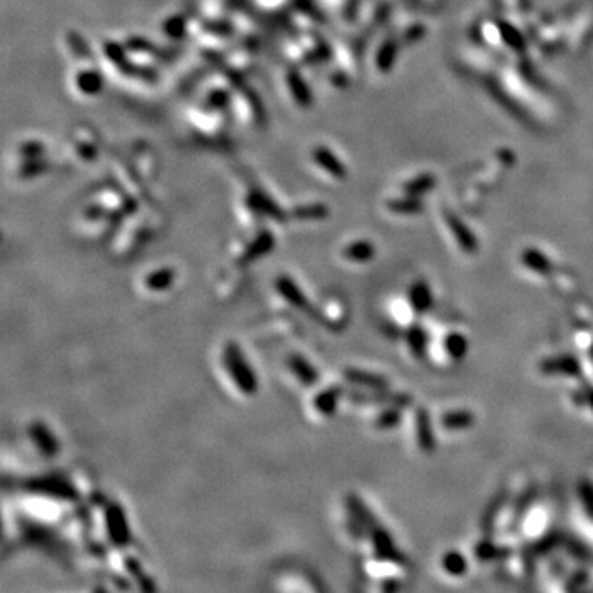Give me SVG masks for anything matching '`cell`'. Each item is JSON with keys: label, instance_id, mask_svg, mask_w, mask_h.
I'll list each match as a JSON object with an SVG mask.
<instances>
[{"label": "cell", "instance_id": "6da1fadb", "mask_svg": "<svg viewBox=\"0 0 593 593\" xmlns=\"http://www.w3.org/2000/svg\"><path fill=\"white\" fill-rule=\"evenodd\" d=\"M224 363L234 384H236L244 394L252 396V394L257 392L259 381H257L256 373L246 361V356L242 355L241 348L234 345V343H229L224 350Z\"/></svg>", "mask_w": 593, "mask_h": 593}, {"label": "cell", "instance_id": "7a4b0ae2", "mask_svg": "<svg viewBox=\"0 0 593 593\" xmlns=\"http://www.w3.org/2000/svg\"><path fill=\"white\" fill-rule=\"evenodd\" d=\"M25 490L35 495H42L47 498H53L55 501L73 502L79 498L75 486L61 478H35L26 482Z\"/></svg>", "mask_w": 593, "mask_h": 593}, {"label": "cell", "instance_id": "3957f363", "mask_svg": "<svg viewBox=\"0 0 593 593\" xmlns=\"http://www.w3.org/2000/svg\"><path fill=\"white\" fill-rule=\"evenodd\" d=\"M415 433H417L420 450H422L424 454L432 455L437 448V440L436 437H433L432 420H430L427 409H424V407H420V409L415 412Z\"/></svg>", "mask_w": 593, "mask_h": 593}, {"label": "cell", "instance_id": "277c9868", "mask_svg": "<svg viewBox=\"0 0 593 593\" xmlns=\"http://www.w3.org/2000/svg\"><path fill=\"white\" fill-rule=\"evenodd\" d=\"M544 374H562V376H578L582 373L580 363L577 357L570 355H562L555 357H547L539 364Z\"/></svg>", "mask_w": 593, "mask_h": 593}, {"label": "cell", "instance_id": "5b68a950", "mask_svg": "<svg viewBox=\"0 0 593 593\" xmlns=\"http://www.w3.org/2000/svg\"><path fill=\"white\" fill-rule=\"evenodd\" d=\"M275 287H277L280 295L291 303V305L295 307V309L309 310V300H307L305 293L300 291V287H298L292 277H288V275H280V277L275 280Z\"/></svg>", "mask_w": 593, "mask_h": 593}, {"label": "cell", "instance_id": "8992f818", "mask_svg": "<svg viewBox=\"0 0 593 593\" xmlns=\"http://www.w3.org/2000/svg\"><path fill=\"white\" fill-rule=\"evenodd\" d=\"M409 303L415 314H425L432 309L433 295L430 285L425 280H415L409 288Z\"/></svg>", "mask_w": 593, "mask_h": 593}, {"label": "cell", "instance_id": "52a82bcc", "mask_svg": "<svg viewBox=\"0 0 593 593\" xmlns=\"http://www.w3.org/2000/svg\"><path fill=\"white\" fill-rule=\"evenodd\" d=\"M30 436L31 440L37 443V447L43 452L47 456H55L60 452V445H58L56 438L52 436L47 425L43 422H35L30 427Z\"/></svg>", "mask_w": 593, "mask_h": 593}, {"label": "cell", "instance_id": "ba28073f", "mask_svg": "<svg viewBox=\"0 0 593 593\" xmlns=\"http://www.w3.org/2000/svg\"><path fill=\"white\" fill-rule=\"evenodd\" d=\"M448 226H450L452 233H454L459 246L463 249V252H466V254H477L478 242H477V238L470 233V229L466 228L461 221L456 220L455 216H450V218H448Z\"/></svg>", "mask_w": 593, "mask_h": 593}, {"label": "cell", "instance_id": "9c48e42d", "mask_svg": "<svg viewBox=\"0 0 593 593\" xmlns=\"http://www.w3.org/2000/svg\"><path fill=\"white\" fill-rule=\"evenodd\" d=\"M521 262L536 274L549 275L552 272V262L549 257L534 247L524 249L523 254H521Z\"/></svg>", "mask_w": 593, "mask_h": 593}, {"label": "cell", "instance_id": "30bf717a", "mask_svg": "<svg viewBox=\"0 0 593 593\" xmlns=\"http://www.w3.org/2000/svg\"><path fill=\"white\" fill-rule=\"evenodd\" d=\"M343 391L341 387H327L323 391L318 392V396L315 397L314 407L315 410H318L321 415H333L337 412L338 402L341 399Z\"/></svg>", "mask_w": 593, "mask_h": 593}, {"label": "cell", "instance_id": "8fae6325", "mask_svg": "<svg viewBox=\"0 0 593 593\" xmlns=\"http://www.w3.org/2000/svg\"><path fill=\"white\" fill-rule=\"evenodd\" d=\"M345 378L353 384H360V386L376 389V391H383V389H387L389 386L387 379H384L378 374L366 373V371H360V369H346Z\"/></svg>", "mask_w": 593, "mask_h": 593}, {"label": "cell", "instance_id": "7c38bea8", "mask_svg": "<svg viewBox=\"0 0 593 593\" xmlns=\"http://www.w3.org/2000/svg\"><path fill=\"white\" fill-rule=\"evenodd\" d=\"M288 366H291L293 374H295L302 381V384H305V386H311V384L318 381L320 378L318 371L311 366L310 361H307L305 357H302L300 355L291 356V360H288Z\"/></svg>", "mask_w": 593, "mask_h": 593}, {"label": "cell", "instance_id": "4fadbf2b", "mask_svg": "<svg viewBox=\"0 0 593 593\" xmlns=\"http://www.w3.org/2000/svg\"><path fill=\"white\" fill-rule=\"evenodd\" d=\"M274 236L269 233V231H264V233H261L259 236H257L254 241L251 242V246L246 249V252H244L242 261L249 262V261H256L259 259V257L269 254L270 251H272L274 247Z\"/></svg>", "mask_w": 593, "mask_h": 593}, {"label": "cell", "instance_id": "5bb4252c", "mask_svg": "<svg viewBox=\"0 0 593 593\" xmlns=\"http://www.w3.org/2000/svg\"><path fill=\"white\" fill-rule=\"evenodd\" d=\"M343 256H345L348 261L357 262V264H363V262H369V261L374 259L376 247H374V244L369 242V241H355V242L348 244V246L345 247V251H343Z\"/></svg>", "mask_w": 593, "mask_h": 593}, {"label": "cell", "instance_id": "9a60e30c", "mask_svg": "<svg viewBox=\"0 0 593 593\" xmlns=\"http://www.w3.org/2000/svg\"><path fill=\"white\" fill-rule=\"evenodd\" d=\"M406 341H407V348H409V351L412 353V356L417 357V360H422L429 346V337L427 333H425V330L422 327H419V325L410 327L409 332L406 333Z\"/></svg>", "mask_w": 593, "mask_h": 593}, {"label": "cell", "instance_id": "2e32d148", "mask_svg": "<svg viewBox=\"0 0 593 593\" xmlns=\"http://www.w3.org/2000/svg\"><path fill=\"white\" fill-rule=\"evenodd\" d=\"M175 282V270L170 267H162V269L153 270L147 275L146 285L152 292H164L170 288Z\"/></svg>", "mask_w": 593, "mask_h": 593}, {"label": "cell", "instance_id": "e0dca14e", "mask_svg": "<svg viewBox=\"0 0 593 593\" xmlns=\"http://www.w3.org/2000/svg\"><path fill=\"white\" fill-rule=\"evenodd\" d=\"M475 424V415L470 410H452L442 415V425L448 430H465Z\"/></svg>", "mask_w": 593, "mask_h": 593}, {"label": "cell", "instance_id": "ac0fdd59", "mask_svg": "<svg viewBox=\"0 0 593 593\" xmlns=\"http://www.w3.org/2000/svg\"><path fill=\"white\" fill-rule=\"evenodd\" d=\"M447 355L454 361H461L468 353V339L460 333H450L443 341Z\"/></svg>", "mask_w": 593, "mask_h": 593}, {"label": "cell", "instance_id": "d6986e66", "mask_svg": "<svg viewBox=\"0 0 593 593\" xmlns=\"http://www.w3.org/2000/svg\"><path fill=\"white\" fill-rule=\"evenodd\" d=\"M314 157L316 164L323 167L328 174L334 175L337 178H343V176H345V167L339 165L337 158H334L328 151H325V148H316V151L314 152Z\"/></svg>", "mask_w": 593, "mask_h": 593}, {"label": "cell", "instance_id": "ffe728a7", "mask_svg": "<svg viewBox=\"0 0 593 593\" xmlns=\"http://www.w3.org/2000/svg\"><path fill=\"white\" fill-rule=\"evenodd\" d=\"M402 414H401V407H391V409L383 410L381 414L378 415V419H376V427L383 429V430H389L397 427V425L401 424Z\"/></svg>", "mask_w": 593, "mask_h": 593}, {"label": "cell", "instance_id": "44dd1931", "mask_svg": "<svg viewBox=\"0 0 593 593\" xmlns=\"http://www.w3.org/2000/svg\"><path fill=\"white\" fill-rule=\"evenodd\" d=\"M293 216L297 220H323L328 216V210L323 205H305L295 208Z\"/></svg>", "mask_w": 593, "mask_h": 593}, {"label": "cell", "instance_id": "7402d4cb", "mask_svg": "<svg viewBox=\"0 0 593 593\" xmlns=\"http://www.w3.org/2000/svg\"><path fill=\"white\" fill-rule=\"evenodd\" d=\"M102 81L101 76L94 71H88V73H81L78 76V88L86 94H96L101 89Z\"/></svg>", "mask_w": 593, "mask_h": 593}, {"label": "cell", "instance_id": "603a6c76", "mask_svg": "<svg viewBox=\"0 0 593 593\" xmlns=\"http://www.w3.org/2000/svg\"><path fill=\"white\" fill-rule=\"evenodd\" d=\"M288 84L292 86L293 89H295V98L298 99V101L300 102H309V89H307V86H305V83H303V81L298 78V75H291L288 76Z\"/></svg>", "mask_w": 593, "mask_h": 593}, {"label": "cell", "instance_id": "cb8c5ba5", "mask_svg": "<svg viewBox=\"0 0 593 593\" xmlns=\"http://www.w3.org/2000/svg\"><path fill=\"white\" fill-rule=\"evenodd\" d=\"M583 394H585V402L592 407V410H593V387H587Z\"/></svg>", "mask_w": 593, "mask_h": 593}, {"label": "cell", "instance_id": "d4e9b609", "mask_svg": "<svg viewBox=\"0 0 593 593\" xmlns=\"http://www.w3.org/2000/svg\"><path fill=\"white\" fill-rule=\"evenodd\" d=\"M89 593H93V588H91V592H89ZM98 593H104V592H98Z\"/></svg>", "mask_w": 593, "mask_h": 593}]
</instances>
